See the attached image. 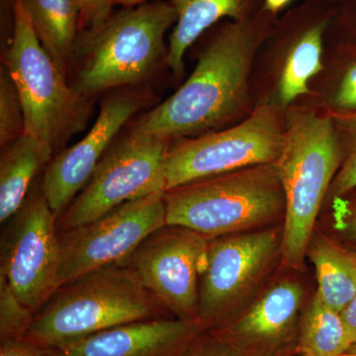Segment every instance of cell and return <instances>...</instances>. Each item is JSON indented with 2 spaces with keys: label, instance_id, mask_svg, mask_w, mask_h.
Segmentation results:
<instances>
[{
  "label": "cell",
  "instance_id": "1",
  "mask_svg": "<svg viewBox=\"0 0 356 356\" xmlns=\"http://www.w3.org/2000/svg\"><path fill=\"white\" fill-rule=\"evenodd\" d=\"M274 18L262 7L218 26L191 76L131 131L172 143L214 132L234 118L247 99L252 58L273 33Z\"/></svg>",
  "mask_w": 356,
  "mask_h": 356
},
{
  "label": "cell",
  "instance_id": "2",
  "mask_svg": "<svg viewBox=\"0 0 356 356\" xmlns=\"http://www.w3.org/2000/svg\"><path fill=\"white\" fill-rule=\"evenodd\" d=\"M172 316L132 269L113 264L58 287L35 313L22 339L53 350L117 325Z\"/></svg>",
  "mask_w": 356,
  "mask_h": 356
},
{
  "label": "cell",
  "instance_id": "3",
  "mask_svg": "<svg viewBox=\"0 0 356 356\" xmlns=\"http://www.w3.org/2000/svg\"><path fill=\"white\" fill-rule=\"evenodd\" d=\"M284 124V146L275 161L285 199L281 252L283 264L297 268L303 264L343 149L331 113L292 107Z\"/></svg>",
  "mask_w": 356,
  "mask_h": 356
},
{
  "label": "cell",
  "instance_id": "4",
  "mask_svg": "<svg viewBox=\"0 0 356 356\" xmlns=\"http://www.w3.org/2000/svg\"><path fill=\"white\" fill-rule=\"evenodd\" d=\"M168 0L123 7L92 29L79 32L76 83L86 97L146 81L165 62V35L177 22Z\"/></svg>",
  "mask_w": 356,
  "mask_h": 356
},
{
  "label": "cell",
  "instance_id": "5",
  "mask_svg": "<svg viewBox=\"0 0 356 356\" xmlns=\"http://www.w3.org/2000/svg\"><path fill=\"white\" fill-rule=\"evenodd\" d=\"M168 225L206 238L233 235L284 215L285 199L276 163L250 166L165 191Z\"/></svg>",
  "mask_w": 356,
  "mask_h": 356
},
{
  "label": "cell",
  "instance_id": "6",
  "mask_svg": "<svg viewBox=\"0 0 356 356\" xmlns=\"http://www.w3.org/2000/svg\"><path fill=\"white\" fill-rule=\"evenodd\" d=\"M13 32L6 56L25 117V134L60 149L86 128L92 112V100L67 83L42 46L23 0H11Z\"/></svg>",
  "mask_w": 356,
  "mask_h": 356
},
{
  "label": "cell",
  "instance_id": "7",
  "mask_svg": "<svg viewBox=\"0 0 356 356\" xmlns=\"http://www.w3.org/2000/svg\"><path fill=\"white\" fill-rule=\"evenodd\" d=\"M285 124L273 105L262 104L234 127L170 144L165 161L166 191L225 173L280 159Z\"/></svg>",
  "mask_w": 356,
  "mask_h": 356
},
{
  "label": "cell",
  "instance_id": "8",
  "mask_svg": "<svg viewBox=\"0 0 356 356\" xmlns=\"http://www.w3.org/2000/svg\"><path fill=\"white\" fill-rule=\"evenodd\" d=\"M170 144L132 131L114 143L83 191L58 218V233L93 221L130 201L166 191Z\"/></svg>",
  "mask_w": 356,
  "mask_h": 356
},
{
  "label": "cell",
  "instance_id": "9",
  "mask_svg": "<svg viewBox=\"0 0 356 356\" xmlns=\"http://www.w3.org/2000/svg\"><path fill=\"white\" fill-rule=\"evenodd\" d=\"M57 219L40 185L6 222L1 236L0 276L34 313L60 287Z\"/></svg>",
  "mask_w": 356,
  "mask_h": 356
},
{
  "label": "cell",
  "instance_id": "10",
  "mask_svg": "<svg viewBox=\"0 0 356 356\" xmlns=\"http://www.w3.org/2000/svg\"><path fill=\"white\" fill-rule=\"evenodd\" d=\"M165 193L136 199L58 233L60 286L96 269L123 264L147 236L166 224Z\"/></svg>",
  "mask_w": 356,
  "mask_h": 356
},
{
  "label": "cell",
  "instance_id": "11",
  "mask_svg": "<svg viewBox=\"0 0 356 356\" xmlns=\"http://www.w3.org/2000/svg\"><path fill=\"white\" fill-rule=\"evenodd\" d=\"M209 238L193 229L165 224L122 264L132 269L172 316L198 325L199 288Z\"/></svg>",
  "mask_w": 356,
  "mask_h": 356
},
{
  "label": "cell",
  "instance_id": "12",
  "mask_svg": "<svg viewBox=\"0 0 356 356\" xmlns=\"http://www.w3.org/2000/svg\"><path fill=\"white\" fill-rule=\"evenodd\" d=\"M280 243L276 229L209 238L199 288L198 325L210 332L226 324L238 300L266 268Z\"/></svg>",
  "mask_w": 356,
  "mask_h": 356
},
{
  "label": "cell",
  "instance_id": "13",
  "mask_svg": "<svg viewBox=\"0 0 356 356\" xmlns=\"http://www.w3.org/2000/svg\"><path fill=\"white\" fill-rule=\"evenodd\" d=\"M149 102L147 95L138 93L110 96L102 103L92 128L83 139L51 159L40 185L57 218L83 191L121 129Z\"/></svg>",
  "mask_w": 356,
  "mask_h": 356
},
{
  "label": "cell",
  "instance_id": "14",
  "mask_svg": "<svg viewBox=\"0 0 356 356\" xmlns=\"http://www.w3.org/2000/svg\"><path fill=\"white\" fill-rule=\"evenodd\" d=\"M302 298L299 283L282 281L240 317L208 332L236 356H286L282 351L294 337Z\"/></svg>",
  "mask_w": 356,
  "mask_h": 356
},
{
  "label": "cell",
  "instance_id": "15",
  "mask_svg": "<svg viewBox=\"0 0 356 356\" xmlns=\"http://www.w3.org/2000/svg\"><path fill=\"white\" fill-rule=\"evenodd\" d=\"M203 332L200 325L180 318H151L42 351L44 356H182Z\"/></svg>",
  "mask_w": 356,
  "mask_h": 356
},
{
  "label": "cell",
  "instance_id": "16",
  "mask_svg": "<svg viewBox=\"0 0 356 356\" xmlns=\"http://www.w3.org/2000/svg\"><path fill=\"white\" fill-rule=\"evenodd\" d=\"M177 13L168 39L165 64L177 76L184 70V56L208 30L225 18L242 20L264 7V0H168Z\"/></svg>",
  "mask_w": 356,
  "mask_h": 356
},
{
  "label": "cell",
  "instance_id": "17",
  "mask_svg": "<svg viewBox=\"0 0 356 356\" xmlns=\"http://www.w3.org/2000/svg\"><path fill=\"white\" fill-rule=\"evenodd\" d=\"M46 143L24 135L1 147L0 156V222L6 224L22 207L34 178L53 159Z\"/></svg>",
  "mask_w": 356,
  "mask_h": 356
},
{
  "label": "cell",
  "instance_id": "18",
  "mask_svg": "<svg viewBox=\"0 0 356 356\" xmlns=\"http://www.w3.org/2000/svg\"><path fill=\"white\" fill-rule=\"evenodd\" d=\"M42 46L67 76L79 32L76 0H23Z\"/></svg>",
  "mask_w": 356,
  "mask_h": 356
},
{
  "label": "cell",
  "instance_id": "19",
  "mask_svg": "<svg viewBox=\"0 0 356 356\" xmlns=\"http://www.w3.org/2000/svg\"><path fill=\"white\" fill-rule=\"evenodd\" d=\"M309 257L317 276V296L325 305L339 312L356 296V269L350 252L325 238L309 245Z\"/></svg>",
  "mask_w": 356,
  "mask_h": 356
},
{
  "label": "cell",
  "instance_id": "20",
  "mask_svg": "<svg viewBox=\"0 0 356 356\" xmlns=\"http://www.w3.org/2000/svg\"><path fill=\"white\" fill-rule=\"evenodd\" d=\"M353 346L341 313L325 305L317 294L300 321L301 356H339Z\"/></svg>",
  "mask_w": 356,
  "mask_h": 356
},
{
  "label": "cell",
  "instance_id": "21",
  "mask_svg": "<svg viewBox=\"0 0 356 356\" xmlns=\"http://www.w3.org/2000/svg\"><path fill=\"white\" fill-rule=\"evenodd\" d=\"M330 113L336 124L343 149L341 168L330 188L332 197L339 198L356 189V111L334 110Z\"/></svg>",
  "mask_w": 356,
  "mask_h": 356
},
{
  "label": "cell",
  "instance_id": "22",
  "mask_svg": "<svg viewBox=\"0 0 356 356\" xmlns=\"http://www.w3.org/2000/svg\"><path fill=\"white\" fill-rule=\"evenodd\" d=\"M25 134V117L19 93L6 65L0 72V146Z\"/></svg>",
  "mask_w": 356,
  "mask_h": 356
},
{
  "label": "cell",
  "instance_id": "23",
  "mask_svg": "<svg viewBox=\"0 0 356 356\" xmlns=\"http://www.w3.org/2000/svg\"><path fill=\"white\" fill-rule=\"evenodd\" d=\"M35 313L25 306L0 276V341L22 339L34 318Z\"/></svg>",
  "mask_w": 356,
  "mask_h": 356
},
{
  "label": "cell",
  "instance_id": "24",
  "mask_svg": "<svg viewBox=\"0 0 356 356\" xmlns=\"http://www.w3.org/2000/svg\"><path fill=\"white\" fill-rule=\"evenodd\" d=\"M118 0H76L79 13V30L92 29L105 22L113 13Z\"/></svg>",
  "mask_w": 356,
  "mask_h": 356
},
{
  "label": "cell",
  "instance_id": "25",
  "mask_svg": "<svg viewBox=\"0 0 356 356\" xmlns=\"http://www.w3.org/2000/svg\"><path fill=\"white\" fill-rule=\"evenodd\" d=\"M182 356H236L217 341L209 332H205L198 337Z\"/></svg>",
  "mask_w": 356,
  "mask_h": 356
},
{
  "label": "cell",
  "instance_id": "26",
  "mask_svg": "<svg viewBox=\"0 0 356 356\" xmlns=\"http://www.w3.org/2000/svg\"><path fill=\"white\" fill-rule=\"evenodd\" d=\"M0 356H44L43 351L23 339L0 341Z\"/></svg>",
  "mask_w": 356,
  "mask_h": 356
},
{
  "label": "cell",
  "instance_id": "27",
  "mask_svg": "<svg viewBox=\"0 0 356 356\" xmlns=\"http://www.w3.org/2000/svg\"><path fill=\"white\" fill-rule=\"evenodd\" d=\"M337 226L346 238L356 243V197L346 204V210L341 213Z\"/></svg>",
  "mask_w": 356,
  "mask_h": 356
},
{
  "label": "cell",
  "instance_id": "28",
  "mask_svg": "<svg viewBox=\"0 0 356 356\" xmlns=\"http://www.w3.org/2000/svg\"><path fill=\"white\" fill-rule=\"evenodd\" d=\"M341 316L353 346H356V296L341 312Z\"/></svg>",
  "mask_w": 356,
  "mask_h": 356
},
{
  "label": "cell",
  "instance_id": "29",
  "mask_svg": "<svg viewBox=\"0 0 356 356\" xmlns=\"http://www.w3.org/2000/svg\"><path fill=\"white\" fill-rule=\"evenodd\" d=\"M337 111H356V88L346 91H337L334 99Z\"/></svg>",
  "mask_w": 356,
  "mask_h": 356
},
{
  "label": "cell",
  "instance_id": "30",
  "mask_svg": "<svg viewBox=\"0 0 356 356\" xmlns=\"http://www.w3.org/2000/svg\"><path fill=\"white\" fill-rule=\"evenodd\" d=\"M290 2L291 0H264V8L276 16V14L286 7Z\"/></svg>",
  "mask_w": 356,
  "mask_h": 356
},
{
  "label": "cell",
  "instance_id": "31",
  "mask_svg": "<svg viewBox=\"0 0 356 356\" xmlns=\"http://www.w3.org/2000/svg\"><path fill=\"white\" fill-rule=\"evenodd\" d=\"M149 1V0H118L117 6L123 7H130L138 6V4L144 3V2Z\"/></svg>",
  "mask_w": 356,
  "mask_h": 356
},
{
  "label": "cell",
  "instance_id": "32",
  "mask_svg": "<svg viewBox=\"0 0 356 356\" xmlns=\"http://www.w3.org/2000/svg\"><path fill=\"white\" fill-rule=\"evenodd\" d=\"M351 261H353V266H355L356 269V254H353V252H350Z\"/></svg>",
  "mask_w": 356,
  "mask_h": 356
},
{
  "label": "cell",
  "instance_id": "33",
  "mask_svg": "<svg viewBox=\"0 0 356 356\" xmlns=\"http://www.w3.org/2000/svg\"><path fill=\"white\" fill-rule=\"evenodd\" d=\"M348 353L356 356V346H351L350 350H348Z\"/></svg>",
  "mask_w": 356,
  "mask_h": 356
},
{
  "label": "cell",
  "instance_id": "34",
  "mask_svg": "<svg viewBox=\"0 0 356 356\" xmlns=\"http://www.w3.org/2000/svg\"><path fill=\"white\" fill-rule=\"evenodd\" d=\"M332 1L334 2V3H337V2L348 1V0H332Z\"/></svg>",
  "mask_w": 356,
  "mask_h": 356
},
{
  "label": "cell",
  "instance_id": "35",
  "mask_svg": "<svg viewBox=\"0 0 356 356\" xmlns=\"http://www.w3.org/2000/svg\"><path fill=\"white\" fill-rule=\"evenodd\" d=\"M355 15H356V13L355 14Z\"/></svg>",
  "mask_w": 356,
  "mask_h": 356
},
{
  "label": "cell",
  "instance_id": "36",
  "mask_svg": "<svg viewBox=\"0 0 356 356\" xmlns=\"http://www.w3.org/2000/svg\"><path fill=\"white\" fill-rule=\"evenodd\" d=\"M300 356H301V355H300Z\"/></svg>",
  "mask_w": 356,
  "mask_h": 356
}]
</instances>
